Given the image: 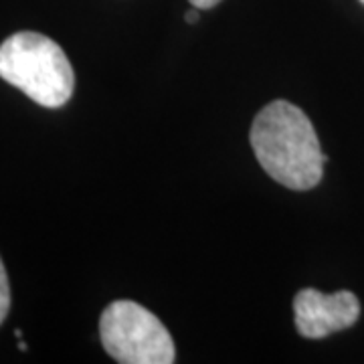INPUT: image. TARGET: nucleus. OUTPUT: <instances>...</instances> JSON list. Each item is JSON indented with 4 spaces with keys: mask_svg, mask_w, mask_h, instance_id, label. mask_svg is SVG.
<instances>
[{
    "mask_svg": "<svg viewBox=\"0 0 364 364\" xmlns=\"http://www.w3.org/2000/svg\"><path fill=\"white\" fill-rule=\"evenodd\" d=\"M251 148L261 168L291 191H310L322 181L326 156L310 117L298 105L277 100L253 119Z\"/></svg>",
    "mask_w": 364,
    "mask_h": 364,
    "instance_id": "1",
    "label": "nucleus"
},
{
    "mask_svg": "<svg viewBox=\"0 0 364 364\" xmlns=\"http://www.w3.org/2000/svg\"><path fill=\"white\" fill-rule=\"evenodd\" d=\"M0 77L43 107L69 102L75 75L63 49L49 37L23 31L0 45Z\"/></svg>",
    "mask_w": 364,
    "mask_h": 364,
    "instance_id": "2",
    "label": "nucleus"
},
{
    "mask_svg": "<svg viewBox=\"0 0 364 364\" xmlns=\"http://www.w3.org/2000/svg\"><path fill=\"white\" fill-rule=\"evenodd\" d=\"M105 352L119 364H172L174 340L150 310L130 299L109 304L100 318Z\"/></svg>",
    "mask_w": 364,
    "mask_h": 364,
    "instance_id": "3",
    "label": "nucleus"
},
{
    "mask_svg": "<svg viewBox=\"0 0 364 364\" xmlns=\"http://www.w3.org/2000/svg\"><path fill=\"white\" fill-rule=\"evenodd\" d=\"M294 318L299 336L320 340L356 324L360 318V301L346 289L326 296L306 287L294 298Z\"/></svg>",
    "mask_w": 364,
    "mask_h": 364,
    "instance_id": "4",
    "label": "nucleus"
},
{
    "mask_svg": "<svg viewBox=\"0 0 364 364\" xmlns=\"http://www.w3.org/2000/svg\"><path fill=\"white\" fill-rule=\"evenodd\" d=\"M9 310H11V286H9L4 263L0 259V324L9 316Z\"/></svg>",
    "mask_w": 364,
    "mask_h": 364,
    "instance_id": "5",
    "label": "nucleus"
},
{
    "mask_svg": "<svg viewBox=\"0 0 364 364\" xmlns=\"http://www.w3.org/2000/svg\"><path fill=\"white\" fill-rule=\"evenodd\" d=\"M221 0H191V4L196 6L198 11H205V9H213V6H217Z\"/></svg>",
    "mask_w": 364,
    "mask_h": 364,
    "instance_id": "6",
    "label": "nucleus"
},
{
    "mask_svg": "<svg viewBox=\"0 0 364 364\" xmlns=\"http://www.w3.org/2000/svg\"><path fill=\"white\" fill-rule=\"evenodd\" d=\"M198 21V9H191L188 13H186V23H196Z\"/></svg>",
    "mask_w": 364,
    "mask_h": 364,
    "instance_id": "7",
    "label": "nucleus"
},
{
    "mask_svg": "<svg viewBox=\"0 0 364 364\" xmlns=\"http://www.w3.org/2000/svg\"><path fill=\"white\" fill-rule=\"evenodd\" d=\"M18 348H21V350H26V344L23 340H18Z\"/></svg>",
    "mask_w": 364,
    "mask_h": 364,
    "instance_id": "8",
    "label": "nucleus"
},
{
    "mask_svg": "<svg viewBox=\"0 0 364 364\" xmlns=\"http://www.w3.org/2000/svg\"><path fill=\"white\" fill-rule=\"evenodd\" d=\"M360 2H363V4H364V0H360Z\"/></svg>",
    "mask_w": 364,
    "mask_h": 364,
    "instance_id": "9",
    "label": "nucleus"
}]
</instances>
